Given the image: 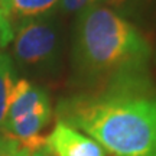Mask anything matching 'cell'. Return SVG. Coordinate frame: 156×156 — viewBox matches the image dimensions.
<instances>
[{
    "mask_svg": "<svg viewBox=\"0 0 156 156\" xmlns=\"http://www.w3.org/2000/svg\"><path fill=\"white\" fill-rule=\"evenodd\" d=\"M58 117L114 156H156V88L149 75L62 100Z\"/></svg>",
    "mask_w": 156,
    "mask_h": 156,
    "instance_id": "1",
    "label": "cell"
},
{
    "mask_svg": "<svg viewBox=\"0 0 156 156\" xmlns=\"http://www.w3.org/2000/svg\"><path fill=\"white\" fill-rule=\"evenodd\" d=\"M152 48L134 25L107 6L81 12L74 38V64L88 81L110 84L147 75Z\"/></svg>",
    "mask_w": 156,
    "mask_h": 156,
    "instance_id": "2",
    "label": "cell"
},
{
    "mask_svg": "<svg viewBox=\"0 0 156 156\" xmlns=\"http://www.w3.org/2000/svg\"><path fill=\"white\" fill-rule=\"evenodd\" d=\"M58 32L48 22H30L15 38V55L20 62L36 65L54 59L58 51Z\"/></svg>",
    "mask_w": 156,
    "mask_h": 156,
    "instance_id": "3",
    "label": "cell"
},
{
    "mask_svg": "<svg viewBox=\"0 0 156 156\" xmlns=\"http://www.w3.org/2000/svg\"><path fill=\"white\" fill-rule=\"evenodd\" d=\"M46 149L54 156H108L100 143L61 120L46 136Z\"/></svg>",
    "mask_w": 156,
    "mask_h": 156,
    "instance_id": "4",
    "label": "cell"
},
{
    "mask_svg": "<svg viewBox=\"0 0 156 156\" xmlns=\"http://www.w3.org/2000/svg\"><path fill=\"white\" fill-rule=\"evenodd\" d=\"M44 106H49V98L44 90L28 80H19L12 88L6 122L17 120Z\"/></svg>",
    "mask_w": 156,
    "mask_h": 156,
    "instance_id": "5",
    "label": "cell"
},
{
    "mask_svg": "<svg viewBox=\"0 0 156 156\" xmlns=\"http://www.w3.org/2000/svg\"><path fill=\"white\" fill-rule=\"evenodd\" d=\"M51 116H52L51 104L44 106L26 116L17 119V120L6 122L3 127L0 129V132L17 142H22V140H26L29 137L39 134V132L49 123Z\"/></svg>",
    "mask_w": 156,
    "mask_h": 156,
    "instance_id": "6",
    "label": "cell"
},
{
    "mask_svg": "<svg viewBox=\"0 0 156 156\" xmlns=\"http://www.w3.org/2000/svg\"><path fill=\"white\" fill-rule=\"evenodd\" d=\"M59 0H0V6L5 9L10 19L13 17L39 16L52 9Z\"/></svg>",
    "mask_w": 156,
    "mask_h": 156,
    "instance_id": "7",
    "label": "cell"
},
{
    "mask_svg": "<svg viewBox=\"0 0 156 156\" xmlns=\"http://www.w3.org/2000/svg\"><path fill=\"white\" fill-rule=\"evenodd\" d=\"M13 85L12 61L7 55L0 52V129L3 127L7 117V106Z\"/></svg>",
    "mask_w": 156,
    "mask_h": 156,
    "instance_id": "8",
    "label": "cell"
},
{
    "mask_svg": "<svg viewBox=\"0 0 156 156\" xmlns=\"http://www.w3.org/2000/svg\"><path fill=\"white\" fill-rule=\"evenodd\" d=\"M13 38L15 34L12 28V19L0 6V48H5L6 45H9Z\"/></svg>",
    "mask_w": 156,
    "mask_h": 156,
    "instance_id": "9",
    "label": "cell"
},
{
    "mask_svg": "<svg viewBox=\"0 0 156 156\" xmlns=\"http://www.w3.org/2000/svg\"><path fill=\"white\" fill-rule=\"evenodd\" d=\"M22 147L19 142L6 134H0V156H15Z\"/></svg>",
    "mask_w": 156,
    "mask_h": 156,
    "instance_id": "10",
    "label": "cell"
},
{
    "mask_svg": "<svg viewBox=\"0 0 156 156\" xmlns=\"http://www.w3.org/2000/svg\"><path fill=\"white\" fill-rule=\"evenodd\" d=\"M95 2L97 0H61V7L68 13H75L94 6Z\"/></svg>",
    "mask_w": 156,
    "mask_h": 156,
    "instance_id": "11",
    "label": "cell"
},
{
    "mask_svg": "<svg viewBox=\"0 0 156 156\" xmlns=\"http://www.w3.org/2000/svg\"><path fill=\"white\" fill-rule=\"evenodd\" d=\"M32 156H54V155H52V153H51L46 147H42V149L36 151L35 153H32Z\"/></svg>",
    "mask_w": 156,
    "mask_h": 156,
    "instance_id": "12",
    "label": "cell"
},
{
    "mask_svg": "<svg viewBox=\"0 0 156 156\" xmlns=\"http://www.w3.org/2000/svg\"><path fill=\"white\" fill-rule=\"evenodd\" d=\"M15 156H32V155H30L28 151H25V149H20V151L17 152Z\"/></svg>",
    "mask_w": 156,
    "mask_h": 156,
    "instance_id": "13",
    "label": "cell"
},
{
    "mask_svg": "<svg viewBox=\"0 0 156 156\" xmlns=\"http://www.w3.org/2000/svg\"><path fill=\"white\" fill-rule=\"evenodd\" d=\"M114 2H116V0H114ZM119 2H123V0H119Z\"/></svg>",
    "mask_w": 156,
    "mask_h": 156,
    "instance_id": "14",
    "label": "cell"
},
{
    "mask_svg": "<svg viewBox=\"0 0 156 156\" xmlns=\"http://www.w3.org/2000/svg\"><path fill=\"white\" fill-rule=\"evenodd\" d=\"M0 134H2V132H0Z\"/></svg>",
    "mask_w": 156,
    "mask_h": 156,
    "instance_id": "15",
    "label": "cell"
}]
</instances>
